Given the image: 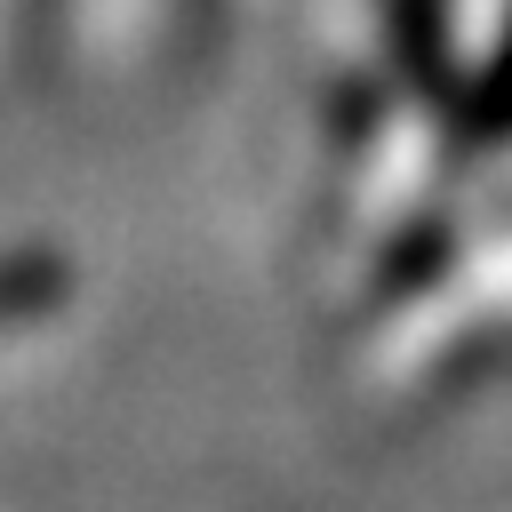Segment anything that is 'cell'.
Masks as SVG:
<instances>
[{"mask_svg":"<svg viewBox=\"0 0 512 512\" xmlns=\"http://www.w3.org/2000/svg\"><path fill=\"white\" fill-rule=\"evenodd\" d=\"M384 16V56H392V80L440 120V136L464 144V160H488L496 136H504V112H496V88L456 56V32H448V0H376Z\"/></svg>","mask_w":512,"mask_h":512,"instance_id":"1","label":"cell"},{"mask_svg":"<svg viewBox=\"0 0 512 512\" xmlns=\"http://www.w3.org/2000/svg\"><path fill=\"white\" fill-rule=\"evenodd\" d=\"M456 248H464V224H456V216H440V208H416V216L376 248L368 304H408V296H424L432 280H448Z\"/></svg>","mask_w":512,"mask_h":512,"instance_id":"2","label":"cell"},{"mask_svg":"<svg viewBox=\"0 0 512 512\" xmlns=\"http://www.w3.org/2000/svg\"><path fill=\"white\" fill-rule=\"evenodd\" d=\"M72 296V264L56 248H8L0 256V328H24Z\"/></svg>","mask_w":512,"mask_h":512,"instance_id":"3","label":"cell"}]
</instances>
